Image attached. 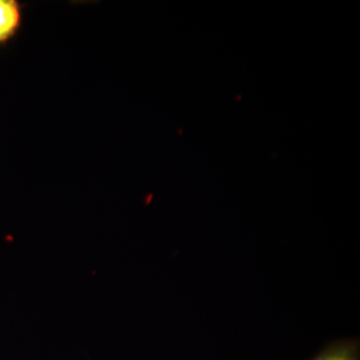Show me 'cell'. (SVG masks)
<instances>
[{
    "mask_svg": "<svg viewBox=\"0 0 360 360\" xmlns=\"http://www.w3.org/2000/svg\"><path fill=\"white\" fill-rule=\"evenodd\" d=\"M359 342L342 340L329 343L312 360H360Z\"/></svg>",
    "mask_w": 360,
    "mask_h": 360,
    "instance_id": "obj_2",
    "label": "cell"
},
{
    "mask_svg": "<svg viewBox=\"0 0 360 360\" xmlns=\"http://www.w3.org/2000/svg\"><path fill=\"white\" fill-rule=\"evenodd\" d=\"M22 22V9L16 0H0V44L13 39Z\"/></svg>",
    "mask_w": 360,
    "mask_h": 360,
    "instance_id": "obj_1",
    "label": "cell"
}]
</instances>
